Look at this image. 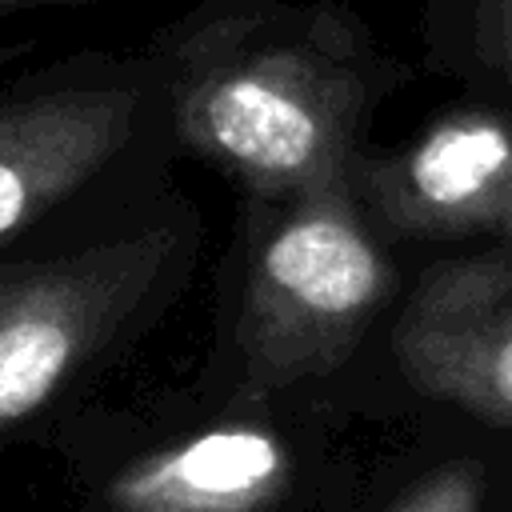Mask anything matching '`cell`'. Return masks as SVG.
I'll use <instances>...</instances> for the list:
<instances>
[{
	"instance_id": "cell-1",
	"label": "cell",
	"mask_w": 512,
	"mask_h": 512,
	"mask_svg": "<svg viewBox=\"0 0 512 512\" xmlns=\"http://www.w3.org/2000/svg\"><path fill=\"white\" fill-rule=\"evenodd\" d=\"M172 136L252 200L356 180L364 136L400 80L340 4L208 0L148 48Z\"/></svg>"
},
{
	"instance_id": "cell-2",
	"label": "cell",
	"mask_w": 512,
	"mask_h": 512,
	"mask_svg": "<svg viewBox=\"0 0 512 512\" xmlns=\"http://www.w3.org/2000/svg\"><path fill=\"white\" fill-rule=\"evenodd\" d=\"M256 212L236 308L248 396L340 368L396 292V264L356 180L256 200Z\"/></svg>"
},
{
	"instance_id": "cell-3",
	"label": "cell",
	"mask_w": 512,
	"mask_h": 512,
	"mask_svg": "<svg viewBox=\"0 0 512 512\" xmlns=\"http://www.w3.org/2000/svg\"><path fill=\"white\" fill-rule=\"evenodd\" d=\"M192 216L0 260V432L48 408L188 268Z\"/></svg>"
},
{
	"instance_id": "cell-4",
	"label": "cell",
	"mask_w": 512,
	"mask_h": 512,
	"mask_svg": "<svg viewBox=\"0 0 512 512\" xmlns=\"http://www.w3.org/2000/svg\"><path fill=\"white\" fill-rule=\"evenodd\" d=\"M160 112L156 76L128 60H72L0 88V256L92 188Z\"/></svg>"
},
{
	"instance_id": "cell-5",
	"label": "cell",
	"mask_w": 512,
	"mask_h": 512,
	"mask_svg": "<svg viewBox=\"0 0 512 512\" xmlns=\"http://www.w3.org/2000/svg\"><path fill=\"white\" fill-rule=\"evenodd\" d=\"M356 192L380 232L512 248V116L452 108L408 144L364 152Z\"/></svg>"
},
{
	"instance_id": "cell-6",
	"label": "cell",
	"mask_w": 512,
	"mask_h": 512,
	"mask_svg": "<svg viewBox=\"0 0 512 512\" xmlns=\"http://www.w3.org/2000/svg\"><path fill=\"white\" fill-rule=\"evenodd\" d=\"M392 352L420 392L512 424V248L428 264L400 308Z\"/></svg>"
},
{
	"instance_id": "cell-7",
	"label": "cell",
	"mask_w": 512,
	"mask_h": 512,
	"mask_svg": "<svg viewBox=\"0 0 512 512\" xmlns=\"http://www.w3.org/2000/svg\"><path fill=\"white\" fill-rule=\"evenodd\" d=\"M288 484V444L264 424L228 420L124 464L104 504L112 512H268Z\"/></svg>"
},
{
	"instance_id": "cell-8",
	"label": "cell",
	"mask_w": 512,
	"mask_h": 512,
	"mask_svg": "<svg viewBox=\"0 0 512 512\" xmlns=\"http://www.w3.org/2000/svg\"><path fill=\"white\" fill-rule=\"evenodd\" d=\"M480 468L456 460L412 484L388 512H480Z\"/></svg>"
},
{
	"instance_id": "cell-9",
	"label": "cell",
	"mask_w": 512,
	"mask_h": 512,
	"mask_svg": "<svg viewBox=\"0 0 512 512\" xmlns=\"http://www.w3.org/2000/svg\"><path fill=\"white\" fill-rule=\"evenodd\" d=\"M472 28L488 68L512 88V0H476Z\"/></svg>"
},
{
	"instance_id": "cell-10",
	"label": "cell",
	"mask_w": 512,
	"mask_h": 512,
	"mask_svg": "<svg viewBox=\"0 0 512 512\" xmlns=\"http://www.w3.org/2000/svg\"><path fill=\"white\" fill-rule=\"evenodd\" d=\"M56 4H88V0H0V16L32 12V8H56Z\"/></svg>"
}]
</instances>
